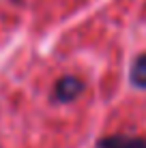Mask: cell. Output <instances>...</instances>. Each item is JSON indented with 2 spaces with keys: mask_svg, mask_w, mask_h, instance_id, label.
Wrapping results in <instances>:
<instances>
[{
  "mask_svg": "<svg viewBox=\"0 0 146 148\" xmlns=\"http://www.w3.org/2000/svg\"><path fill=\"white\" fill-rule=\"evenodd\" d=\"M84 92V82L75 75H64L54 86V99L58 103H71Z\"/></svg>",
  "mask_w": 146,
  "mask_h": 148,
  "instance_id": "cell-1",
  "label": "cell"
},
{
  "mask_svg": "<svg viewBox=\"0 0 146 148\" xmlns=\"http://www.w3.org/2000/svg\"><path fill=\"white\" fill-rule=\"evenodd\" d=\"M99 148H146L144 137H135V135H110L99 140Z\"/></svg>",
  "mask_w": 146,
  "mask_h": 148,
  "instance_id": "cell-2",
  "label": "cell"
},
{
  "mask_svg": "<svg viewBox=\"0 0 146 148\" xmlns=\"http://www.w3.org/2000/svg\"><path fill=\"white\" fill-rule=\"evenodd\" d=\"M129 77H131V84L138 86V88H146V54L138 56L131 64V71H129Z\"/></svg>",
  "mask_w": 146,
  "mask_h": 148,
  "instance_id": "cell-3",
  "label": "cell"
}]
</instances>
